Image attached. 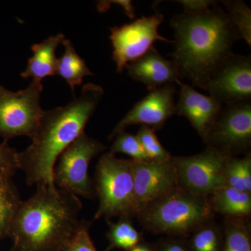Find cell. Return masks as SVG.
<instances>
[{"label":"cell","instance_id":"7402d4cb","mask_svg":"<svg viewBox=\"0 0 251 251\" xmlns=\"http://www.w3.org/2000/svg\"><path fill=\"white\" fill-rule=\"evenodd\" d=\"M186 241L189 251H223L224 231L213 219L198 227Z\"/></svg>","mask_w":251,"mask_h":251},{"label":"cell","instance_id":"2e32d148","mask_svg":"<svg viewBox=\"0 0 251 251\" xmlns=\"http://www.w3.org/2000/svg\"><path fill=\"white\" fill-rule=\"evenodd\" d=\"M64 39V34L59 33L31 46L32 57L28 59L27 67L21 76L24 78L31 77L41 82L45 77L54 76L58 59L56 57V50Z\"/></svg>","mask_w":251,"mask_h":251},{"label":"cell","instance_id":"f1b7e54d","mask_svg":"<svg viewBox=\"0 0 251 251\" xmlns=\"http://www.w3.org/2000/svg\"><path fill=\"white\" fill-rule=\"evenodd\" d=\"M154 245L156 251H189L186 238L162 237Z\"/></svg>","mask_w":251,"mask_h":251},{"label":"cell","instance_id":"5b68a950","mask_svg":"<svg viewBox=\"0 0 251 251\" xmlns=\"http://www.w3.org/2000/svg\"><path fill=\"white\" fill-rule=\"evenodd\" d=\"M94 185L99 199L94 220L138 216L131 159L104 153L96 166Z\"/></svg>","mask_w":251,"mask_h":251},{"label":"cell","instance_id":"3957f363","mask_svg":"<svg viewBox=\"0 0 251 251\" xmlns=\"http://www.w3.org/2000/svg\"><path fill=\"white\" fill-rule=\"evenodd\" d=\"M82 205L78 197L55 186H36L11 221L14 251H62L76 232Z\"/></svg>","mask_w":251,"mask_h":251},{"label":"cell","instance_id":"8992f818","mask_svg":"<svg viewBox=\"0 0 251 251\" xmlns=\"http://www.w3.org/2000/svg\"><path fill=\"white\" fill-rule=\"evenodd\" d=\"M105 146L85 132L59 156L53 169L54 186L77 196L92 200L96 195L94 181L88 174L91 161L105 151Z\"/></svg>","mask_w":251,"mask_h":251},{"label":"cell","instance_id":"ffe728a7","mask_svg":"<svg viewBox=\"0 0 251 251\" xmlns=\"http://www.w3.org/2000/svg\"><path fill=\"white\" fill-rule=\"evenodd\" d=\"M108 225L107 239L108 247L105 251H112L115 249H122L126 251L133 249L143 242V233L135 228L129 218H120L116 223L110 219H105Z\"/></svg>","mask_w":251,"mask_h":251},{"label":"cell","instance_id":"30bf717a","mask_svg":"<svg viewBox=\"0 0 251 251\" xmlns=\"http://www.w3.org/2000/svg\"><path fill=\"white\" fill-rule=\"evenodd\" d=\"M208 148L229 156L249 153L251 146V103L225 105L203 139Z\"/></svg>","mask_w":251,"mask_h":251},{"label":"cell","instance_id":"7c38bea8","mask_svg":"<svg viewBox=\"0 0 251 251\" xmlns=\"http://www.w3.org/2000/svg\"><path fill=\"white\" fill-rule=\"evenodd\" d=\"M176 92L175 84L150 90L148 95L137 102L117 124L109 135V140L113 139L130 126L140 125L150 127L155 131L161 130L166 122L175 115Z\"/></svg>","mask_w":251,"mask_h":251},{"label":"cell","instance_id":"44dd1931","mask_svg":"<svg viewBox=\"0 0 251 251\" xmlns=\"http://www.w3.org/2000/svg\"><path fill=\"white\" fill-rule=\"evenodd\" d=\"M223 251H251V228L249 219L225 217Z\"/></svg>","mask_w":251,"mask_h":251},{"label":"cell","instance_id":"83f0119b","mask_svg":"<svg viewBox=\"0 0 251 251\" xmlns=\"http://www.w3.org/2000/svg\"><path fill=\"white\" fill-rule=\"evenodd\" d=\"M18 153L11 148L7 142L0 143V173H7L14 176L19 170Z\"/></svg>","mask_w":251,"mask_h":251},{"label":"cell","instance_id":"8fae6325","mask_svg":"<svg viewBox=\"0 0 251 251\" xmlns=\"http://www.w3.org/2000/svg\"><path fill=\"white\" fill-rule=\"evenodd\" d=\"M203 90L224 105L251 102V56L231 54L213 73Z\"/></svg>","mask_w":251,"mask_h":251},{"label":"cell","instance_id":"1f68e13d","mask_svg":"<svg viewBox=\"0 0 251 251\" xmlns=\"http://www.w3.org/2000/svg\"><path fill=\"white\" fill-rule=\"evenodd\" d=\"M9 251H14V250H13L12 249H11V250H10Z\"/></svg>","mask_w":251,"mask_h":251},{"label":"cell","instance_id":"f546056e","mask_svg":"<svg viewBox=\"0 0 251 251\" xmlns=\"http://www.w3.org/2000/svg\"><path fill=\"white\" fill-rule=\"evenodd\" d=\"M176 2L182 5L185 12L190 14L204 12L217 4L216 1L211 0H179Z\"/></svg>","mask_w":251,"mask_h":251},{"label":"cell","instance_id":"9c48e42d","mask_svg":"<svg viewBox=\"0 0 251 251\" xmlns=\"http://www.w3.org/2000/svg\"><path fill=\"white\" fill-rule=\"evenodd\" d=\"M164 19V16L156 11L151 16H142L133 22L110 29L112 59L116 64L117 73L120 74L127 64L146 54L156 41L174 43L158 32Z\"/></svg>","mask_w":251,"mask_h":251},{"label":"cell","instance_id":"4fadbf2b","mask_svg":"<svg viewBox=\"0 0 251 251\" xmlns=\"http://www.w3.org/2000/svg\"><path fill=\"white\" fill-rule=\"evenodd\" d=\"M131 161L135 201L139 214L150 203L177 187V177L172 158L168 161Z\"/></svg>","mask_w":251,"mask_h":251},{"label":"cell","instance_id":"9a60e30c","mask_svg":"<svg viewBox=\"0 0 251 251\" xmlns=\"http://www.w3.org/2000/svg\"><path fill=\"white\" fill-rule=\"evenodd\" d=\"M125 69L133 80L143 83L149 91L181 80L173 61L165 58L154 46Z\"/></svg>","mask_w":251,"mask_h":251},{"label":"cell","instance_id":"603a6c76","mask_svg":"<svg viewBox=\"0 0 251 251\" xmlns=\"http://www.w3.org/2000/svg\"><path fill=\"white\" fill-rule=\"evenodd\" d=\"M224 179L226 186L251 193V152L242 158L229 157L225 169Z\"/></svg>","mask_w":251,"mask_h":251},{"label":"cell","instance_id":"52a82bcc","mask_svg":"<svg viewBox=\"0 0 251 251\" xmlns=\"http://www.w3.org/2000/svg\"><path fill=\"white\" fill-rule=\"evenodd\" d=\"M43 90L41 81L36 80L16 92L0 86V138L4 142L34 137L44 112L40 105Z\"/></svg>","mask_w":251,"mask_h":251},{"label":"cell","instance_id":"5bb4252c","mask_svg":"<svg viewBox=\"0 0 251 251\" xmlns=\"http://www.w3.org/2000/svg\"><path fill=\"white\" fill-rule=\"evenodd\" d=\"M179 100L175 114L186 117L200 136L204 139L222 110V103L211 96L198 92L192 86L179 80Z\"/></svg>","mask_w":251,"mask_h":251},{"label":"cell","instance_id":"ba28073f","mask_svg":"<svg viewBox=\"0 0 251 251\" xmlns=\"http://www.w3.org/2000/svg\"><path fill=\"white\" fill-rule=\"evenodd\" d=\"M229 157L208 147L193 156L172 157L178 186L195 196L209 198L226 186L224 173Z\"/></svg>","mask_w":251,"mask_h":251},{"label":"cell","instance_id":"d6986e66","mask_svg":"<svg viewBox=\"0 0 251 251\" xmlns=\"http://www.w3.org/2000/svg\"><path fill=\"white\" fill-rule=\"evenodd\" d=\"M14 176L0 173V240L9 237L10 226L21 201Z\"/></svg>","mask_w":251,"mask_h":251},{"label":"cell","instance_id":"6da1fadb","mask_svg":"<svg viewBox=\"0 0 251 251\" xmlns=\"http://www.w3.org/2000/svg\"><path fill=\"white\" fill-rule=\"evenodd\" d=\"M171 26L175 37L172 61L181 80L188 79L203 90L213 73L233 53L239 36L217 4L200 14L175 15Z\"/></svg>","mask_w":251,"mask_h":251},{"label":"cell","instance_id":"7a4b0ae2","mask_svg":"<svg viewBox=\"0 0 251 251\" xmlns=\"http://www.w3.org/2000/svg\"><path fill=\"white\" fill-rule=\"evenodd\" d=\"M103 95L100 86L86 84L80 97L64 106L44 110L31 144L18 153L19 170L28 186H54L56 161L82 133Z\"/></svg>","mask_w":251,"mask_h":251},{"label":"cell","instance_id":"cb8c5ba5","mask_svg":"<svg viewBox=\"0 0 251 251\" xmlns=\"http://www.w3.org/2000/svg\"><path fill=\"white\" fill-rule=\"evenodd\" d=\"M226 6V14L234 30L239 36L251 46V9L241 0L223 1Z\"/></svg>","mask_w":251,"mask_h":251},{"label":"cell","instance_id":"e0dca14e","mask_svg":"<svg viewBox=\"0 0 251 251\" xmlns=\"http://www.w3.org/2000/svg\"><path fill=\"white\" fill-rule=\"evenodd\" d=\"M209 201L214 214L225 217L250 218L251 193L226 185L213 193Z\"/></svg>","mask_w":251,"mask_h":251},{"label":"cell","instance_id":"ac0fdd59","mask_svg":"<svg viewBox=\"0 0 251 251\" xmlns=\"http://www.w3.org/2000/svg\"><path fill=\"white\" fill-rule=\"evenodd\" d=\"M62 45L64 52L57 59L56 74L64 79L74 92L75 87L82 83L84 77L94 74L87 67L85 61L77 53L72 41L64 39Z\"/></svg>","mask_w":251,"mask_h":251},{"label":"cell","instance_id":"277c9868","mask_svg":"<svg viewBox=\"0 0 251 251\" xmlns=\"http://www.w3.org/2000/svg\"><path fill=\"white\" fill-rule=\"evenodd\" d=\"M214 217L209 198L195 196L177 186L148 204L136 218L144 229L155 235L187 238Z\"/></svg>","mask_w":251,"mask_h":251},{"label":"cell","instance_id":"484cf974","mask_svg":"<svg viewBox=\"0 0 251 251\" xmlns=\"http://www.w3.org/2000/svg\"><path fill=\"white\" fill-rule=\"evenodd\" d=\"M136 136L150 160L168 161L172 158L171 153L160 143L156 131L152 128L141 126Z\"/></svg>","mask_w":251,"mask_h":251},{"label":"cell","instance_id":"4316f807","mask_svg":"<svg viewBox=\"0 0 251 251\" xmlns=\"http://www.w3.org/2000/svg\"><path fill=\"white\" fill-rule=\"evenodd\" d=\"M91 221L81 220L76 232L62 251H98L90 234Z\"/></svg>","mask_w":251,"mask_h":251},{"label":"cell","instance_id":"4dcf8cb0","mask_svg":"<svg viewBox=\"0 0 251 251\" xmlns=\"http://www.w3.org/2000/svg\"><path fill=\"white\" fill-rule=\"evenodd\" d=\"M127 251H155L154 244H151L145 242L143 240V242L140 243L138 245L135 246L133 249Z\"/></svg>","mask_w":251,"mask_h":251},{"label":"cell","instance_id":"d4e9b609","mask_svg":"<svg viewBox=\"0 0 251 251\" xmlns=\"http://www.w3.org/2000/svg\"><path fill=\"white\" fill-rule=\"evenodd\" d=\"M115 140L110 148V153H125L130 156L134 161H148L150 160L147 156L139 140L136 135L122 131L115 137Z\"/></svg>","mask_w":251,"mask_h":251}]
</instances>
